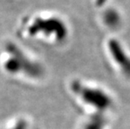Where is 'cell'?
Returning a JSON list of instances; mask_svg holds the SVG:
<instances>
[{"instance_id": "1", "label": "cell", "mask_w": 130, "mask_h": 129, "mask_svg": "<svg viewBox=\"0 0 130 129\" xmlns=\"http://www.w3.org/2000/svg\"><path fill=\"white\" fill-rule=\"evenodd\" d=\"M107 49L108 56L124 72L130 73V53L119 40L110 39L107 41Z\"/></svg>"}, {"instance_id": "2", "label": "cell", "mask_w": 130, "mask_h": 129, "mask_svg": "<svg viewBox=\"0 0 130 129\" xmlns=\"http://www.w3.org/2000/svg\"><path fill=\"white\" fill-rule=\"evenodd\" d=\"M105 22L107 23V25L112 27L118 26L119 24V22H120V18H119V15L117 12L115 11H108V12L106 13L105 14Z\"/></svg>"}, {"instance_id": "3", "label": "cell", "mask_w": 130, "mask_h": 129, "mask_svg": "<svg viewBox=\"0 0 130 129\" xmlns=\"http://www.w3.org/2000/svg\"><path fill=\"white\" fill-rule=\"evenodd\" d=\"M107 1V0H96V4H98V6H102V5H103Z\"/></svg>"}]
</instances>
